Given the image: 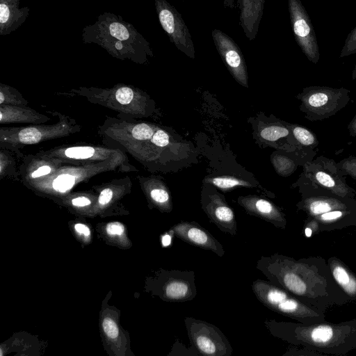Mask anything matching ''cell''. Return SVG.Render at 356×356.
I'll return each instance as SVG.
<instances>
[{
    "instance_id": "obj_26",
    "label": "cell",
    "mask_w": 356,
    "mask_h": 356,
    "mask_svg": "<svg viewBox=\"0 0 356 356\" xmlns=\"http://www.w3.org/2000/svg\"><path fill=\"white\" fill-rule=\"evenodd\" d=\"M291 130L284 125H272L264 128L261 132V137L270 142H275L281 138L288 137Z\"/></svg>"
},
{
    "instance_id": "obj_29",
    "label": "cell",
    "mask_w": 356,
    "mask_h": 356,
    "mask_svg": "<svg viewBox=\"0 0 356 356\" xmlns=\"http://www.w3.org/2000/svg\"><path fill=\"white\" fill-rule=\"evenodd\" d=\"M75 183V177L70 174L58 175L53 181V187L60 192H65L70 190Z\"/></svg>"
},
{
    "instance_id": "obj_25",
    "label": "cell",
    "mask_w": 356,
    "mask_h": 356,
    "mask_svg": "<svg viewBox=\"0 0 356 356\" xmlns=\"http://www.w3.org/2000/svg\"><path fill=\"white\" fill-rule=\"evenodd\" d=\"M273 163L277 172L282 176L290 175L297 167L294 160L282 154L275 155L273 159Z\"/></svg>"
},
{
    "instance_id": "obj_39",
    "label": "cell",
    "mask_w": 356,
    "mask_h": 356,
    "mask_svg": "<svg viewBox=\"0 0 356 356\" xmlns=\"http://www.w3.org/2000/svg\"><path fill=\"white\" fill-rule=\"evenodd\" d=\"M74 228L76 231L80 234H83L86 236L90 235V232L89 228L83 224L77 223L74 225Z\"/></svg>"
},
{
    "instance_id": "obj_23",
    "label": "cell",
    "mask_w": 356,
    "mask_h": 356,
    "mask_svg": "<svg viewBox=\"0 0 356 356\" xmlns=\"http://www.w3.org/2000/svg\"><path fill=\"white\" fill-rule=\"evenodd\" d=\"M290 130L298 144L303 148L314 149L318 146V140L311 130L298 124L291 126Z\"/></svg>"
},
{
    "instance_id": "obj_21",
    "label": "cell",
    "mask_w": 356,
    "mask_h": 356,
    "mask_svg": "<svg viewBox=\"0 0 356 356\" xmlns=\"http://www.w3.org/2000/svg\"><path fill=\"white\" fill-rule=\"evenodd\" d=\"M15 108V107H14ZM15 111L19 114L11 113L6 109L2 105L1 106V123L6 122H45L49 120L46 116L42 115L33 110H25L21 108H15Z\"/></svg>"
},
{
    "instance_id": "obj_27",
    "label": "cell",
    "mask_w": 356,
    "mask_h": 356,
    "mask_svg": "<svg viewBox=\"0 0 356 356\" xmlns=\"http://www.w3.org/2000/svg\"><path fill=\"white\" fill-rule=\"evenodd\" d=\"M63 154L69 159H88L96 154V150L89 146L71 147L65 149Z\"/></svg>"
},
{
    "instance_id": "obj_6",
    "label": "cell",
    "mask_w": 356,
    "mask_h": 356,
    "mask_svg": "<svg viewBox=\"0 0 356 356\" xmlns=\"http://www.w3.org/2000/svg\"><path fill=\"white\" fill-rule=\"evenodd\" d=\"M184 324L191 346L199 355L231 356L233 349L224 333L205 321L186 317Z\"/></svg>"
},
{
    "instance_id": "obj_18",
    "label": "cell",
    "mask_w": 356,
    "mask_h": 356,
    "mask_svg": "<svg viewBox=\"0 0 356 356\" xmlns=\"http://www.w3.org/2000/svg\"><path fill=\"white\" fill-rule=\"evenodd\" d=\"M327 262L338 286L350 301L356 300V274L337 257H330Z\"/></svg>"
},
{
    "instance_id": "obj_3",
    "label": "cell",
    "mask_w": 356,
    "mask_h": 356,
    "mask_svg": "<svg viewBox=\"0 0 356 356\" xmlns=\"http://www.w3.org/2000/svg\"><path fill=\"white\" fill-rule=\"evenodd\" d=\"M85 44H96L111 56L143 64L153 56L150 43L122 17L105 12L97 17L94 24L86 26L82 31Z\"/></svg>"
},
{
    "instance_id": "obj_38",
    "label": "cell",
    "mask_w": 356,
    "mask_h": 356,
    "mask_svg": "<svg viewBox=\"0 0 356 356\" xmlns=\"http://www.w3.org/2000/svg\"><path fill=\"white\" fill-rule=\"evenodd\" d=\"M348 129L350 136L356 137V113L348 124Z\"/></svg>"
},
{
    "instance_id": "obj_20",
    "label": "cell",
    "mask_w": 356,
    "mask_h": 356,
    "mask_svg": "<svg viewBox=\"0 0 356 356\" xmlns=\"http://www.w3.org/2000/svg\"><path fill=\"white\" fill-rule=\"evenodd\" d=\"M61 127H29L21 129L17 132V140L22 144H33L42 140L56 137L62 134Z\"/></svg>"
},
{
    "instance_id": "obj_9",
    "label": "cell",
    "mask_w": 356,
    "mask_h": 356,
    "mask_svg": "<svg viewBox=\"0 0 356 356\" xmlns=\"http://www.w3.org/2000/svg\"><path fill=\"white\" fill-rule=\"evenodd\" d=\"M159 23L170 42L191 58H195V48L187 25L177 9L166 0H154Z\"/></svg>"
},
{
    "instance_id": "obj_35",
    "label": "cell",
    "mask_w": 356,
    "mask_h": 356,
    "mask_svg": "<svg viewBox=\"0 0 356 356\" xmlns=\"http://www.w3.org/2000/svg\"><path fill=\"white\" fill-rule=\"evenodd\" d=\"M113 197V191L111 188H105L100 193L99 196V203L100 204H108Z\"/></svg>"
},
{
    "instance_id": "obj_17",
    "label": "cell",
    "mask_w": 356,
    "mask_h": 356,
    "mask_svg": "<svg viewBox=\"0 0 356 356\" xmlns=\"http://www.w3.org/2000/svg\"><path fill=\"white\" fill-rule=\"evenodd\" d=\"M19 0H0V35H7L19 28L26 20L30 8H19Z\"/></svg>"
},
{
    "instance_id": "obj_28",
    "label": "cell",
    "mask_w": 356,
    "mask_h": 356,
    "mask_svg": "<svg viewBox=\"0 0 356 356\" xmlns=\"http://www.w3.org/2000/svg\"><path fill=\"white\" fill-rule=\"evenodd\" d=\"M337 168L344 175L350 176L356 180V156H350L336 163Z\"/></svg>"
},
{
    "instance_id": "obj_11",
    "label": "cell",
    "mask_w": 356,
    "mask_h": 356,
    "mask_svg": "<svg viewBox=\"0 0 356 356\" xmlns=\"http://www.w3.org/2000/svg\"><path fill=\"white\" fill-rule=\"evenodd\" d=\"M159 291L163 300L172 302L191 301L197 295L195 273L191 270H163L159 277Z\"/></svg>"
},
{
    "instance_id": "obj_14",
    "label": "cell",
    "mask_w": 356,
    "mask_h": 356,
    "mask_svg": "<svg viewBox=\"0 0 356 356\" xmlns=\"http://www.w3.org/2000/svg\"><path fill=\"white\" fill-rule=\"evenodd\" d=\"M170 231L174 236L205 250H210L218 257H223L225 251L222 244L200 224L195 221H181L174 225Z\"/></svg>"
},
{
    "instance_id": "obj_24",
    "label": "cell",
    "mask_w": 356,
    "mask_h": 356,
    "mask_svg": "<svg viewBox=\"0 0 356 356\" xmlns=\"http://www.w3.org/2000/svg\"><path fill=\"white\" fill-rule=\"evenodd\" d=\"M206 181L211 183L222 191H227L236 186L252 187V184L249 182L232 176L211 177L207 179Z\"/></svg>"
},
{
    "instance_id": "obj_36",
    "label": "cell",
    "mask_w": 356,
    "mask_h": 356,
    "mask_svg": "<svg viewBox=\"0 0 356 356\" xmlns=\"http://www.w3.org/2000/svg\"><path fill=\"white\" fill-rule=\"evenodd\" d=\"M51 168L49 165H42L32 172L33 178L40 177L50 173Z\"/></svg>"
},
{
    "instance_id": "obj_19",
    "label": "cell",
    "mask_w": 356,
    "mask_h": 356,
    "mask_svg": "<svg viewBox=\"0 0 356 356\" xmlns=\"http://www.w3.org/2000/svg\"><path fill=\"white\" fill-rule=\"evenodd\" d=\"M320 232H330L356 225V211L335 210L314 216Z\"/></svg>"
},
{
    "instance_id": "obj_16",
    "label": "cell",
    "mask_w": 356,
    "mask_h": 356,
    "mask_svg": "<svg viewBox=\"0 0 356 356\" xmlns=\"http://www.w3.org/2000/svg\"><path fill=\"white\" fill-rule=\"evenodd\" d=\"M266 0H236L239 24L249 40L255 39L263 16Z\"/></svg>"
},
{
    "instance_id": "obj_5",
    "label": "cell",
    "mask_w": 356,
    "mask_h": 356,
    "mask_svg": "<svg viewBox=\"0 0 356 356\" xmlns=\"http://www.w3.org/2000/svg\"><path fill=\"white\" fill-rule=\"evenodd\" d=\"M350 90L345 88L309 86L297 95L300 109L308 120L321 121L334 115L350 100Z\"/></svg>"
},
{
    "instance_id": "obj_31",
    "label": "cell",
    "mask_w": 356,
    "mask_h": 356,
    "mask_svg": "<svg viewBox=\"0 0 356 356\" xmlns=\"http://www.w3.org/2000/svg\"><path fill=\"white\" fill-rule=\"evenodd\" d=\"M115 96L118 103L126 105L133 102L135 93L132 88L127 86H122L115 91Z\"/></svg>"
},
{
    "instance_id": "obj_33",
    "label": "cell",
    "mask_w": 356,
    "mask_h": 356,
    "mask_svg": "<svg viewBox=\"0 0 356 356\" xmlns=\"http://www.w3.org/2000/svg\"><path fill=\"white\" fill-rule=\"evenodd\" d=\"M102 327L106 334L115 339L118 336L119 330L115 321L111 318H105L102 323Z\"/></svg>"
},
{
    "instance_id": "obj_30",
    "label": "cell",
    "mask_w": 356,
    "mask_h": 356,
    "mask_svg": "<svg viewBox=\"0 0 356 356\" xmlns=\"http://www.w3.org/2000/svg\"><path fill=\"white\" fill-rule=\"evenodd\" d=\"M356 54V26L348 35L340 53V57Z\"/></svg>"
},
{
    "instance_id": "obj_41",
    "label": "cell",
    "mask_w": 356,
    "mask_h": 356,
    "mask_svg": "<svg viewBox=\"0 0 356 356\" xmlns=\"http://www.w3.org/2000/svg\"><path fill=\"white\" fill-rule=\"evenodd\" d=\"M223 6L225 8H228L231 9H235L236 7V3H235V0H223Z\"/></svg>"
},
{
    "instance_id": "obj_32",
    "label": "cell",
    "mask_w": 356,
    "mask_h": 356,
    "mask_svg": "<svg viewBox=\"0 0 356 356\" xmlns=\"http://www.w3.org/2000/svg\"><path fill=\"white\" fill-rule=\"evenodd\" d=\"M319 232L320 229L318 220L312 216H308L304 225V233L305 236L311 237Z\"/></svg>"
},
{
    "instance_id": "obj_2",
    "label": "cell",
    "mask_w": 356,
    "mask_h": 356,
    "mask_svg": "<svg viewBox=\"0 0 356 356\" xmlns=\"http://www.w3.org/2000/svg\"><path fill=\"white\" fill-rule=\"evenodd\" d=\"M264 324L274 337L318 355H345L356 348V318L312 324L266 319Z\"/></svg>"
},
{
    "instance_id": "obj_15",
    "label": "cell",
    "mask_w": 356,
    "mask_h": 356,
    "mask_svg": "<svg viewBox=\"0 0 356 356\" xmlns=\"http://www.w3.org/2000/svg\"><path fill=\"white\" fill-rule=\"evenodd\" d=\"M238 203L248 214L264 220L277 228H286L285 214L271 202L258 196L248 195L238 197Z\"/></svg>"
},
{
    "instance_id": "obj_8",
    "label": "cell",
    "mask_w": 356,
    "mask_h": 356,
    "mask_svg": "<svg viewBox=\"0 0 356 356\" xmlns=\"http://www.w3.org/2000/svg\"><path fill=\"white\" fill-rule=\"evenodd\" d=\"M302 175L314 184L343 197L355 198L356 191L346 182L336 162L324 156L307 162Z\"/></svg>"
},
{
    "instance_id": "obj_12",
    "label": "cell",
    "mask_w": 356,
    "mask_h": 356,
    "mask_svg": "<svg viewBox=\"0 0 356 356\" xmlns=\"http://www.w3.org/2000/svg\"><path fill=\"white\" fill-rule=\"evenodd\" d=\"M211 36L215 47L230 74L241 85L248 87L247 66L238 45L220 29H213Z\"/></svg>"
},
{
    "instance_id": "obj_10",
    "label": "cell",
    "mask_w": 356,
    "mask_h": 356,
    "mask_svg": "<svg viewBox=\"0 0 356 356\" xmlns=\"http://www.w3.org/2000/svg\"><path fill=\"white\" fill-rule=\"evenodd\" d=\"M291 25L295 40L309 61L316 64L319 48L312 21L300 0H288Z\"/></svg>"
},
{
    "instance_id": "obj_34",
    "label": "cell",
    "mask_w": 356,
    "mask_h": 356,
    "mask_svg": "<svg viewBox=\"0 0 356 356\" xmlns=\"http://www.w3.org/2000/svg\"><path fill=\"white\" fill-rule=\"evenodd\" d=\"M106 232L110 235H121L124 232V226L118 222H110L106 226Z\"/></svg>"
},
{
    "instance_id": "obj_1",
    "label": "cell",
    "mask_w": 356,
    "mask_h": 356,
    "mask_svg": "<svg viewBox=\"0 0 356 356\" xmlns=\"http://www.w3.org/2000/svg\"><path fill=\"white\" fill-rule=\"evenodd\" d=\"M257 269L268 280L321 312L350 302L321 256L296 259L278 253L261 256Z\"/></svg>"
},
{
    "instance_id": "obj_13",
    "label": "cell",
    "mask_w": 356,
    "mask_h": 356,
    "mask_svg": "<svg viewBox=\"0 0 356 356\" xmlns=\"http://www.w3.org/2000/svg\"><path fill=\"white\" fill-rule=\"evenodd\" d=\"M202 207L210 221L222 232L237 234L236 216L223 196L214 192H204L202 195Z\"/></svg>"
},
{
    "instance_id": "obj_4",
    "label": "cell",
    "mask_w": 356,
    "mask_h": 356,
    "mask_svg": "<svg viewBox=\"0 0 356 356\" xmlns=\"http://www.w3.org/2000/svg\"><path fill=\"white\" fill-rule=\"evenodd\" d=\"M251 286L257 300L276 313L304 324L326 321L324 312L303 302L268 280L258 279Z\"/></svg>"
},
{
    "instance_id": "obj_40",
    "label": "cell",
    "mask_w": 356,
    "mask_h": 356,
    "mask_svg": "<svg viewBox=\"0 0 356 356\" xmlns=\"http://www.w3.org/2000/svg\"><path fill=\"white\" fill-rule=\"evenodd\" d=\"M170 232V234H169V233H165L162 237V244L165 247L170 245L171 243L172 235H173V234L172 233L171 231Z\"/></svg>"
},
{
    "instance_id": "obj_22",
    "label": "cell",
    "mask_w": 356,
    "mask_h": 356,
    "mask_svg": "<svg viewBox=\"0 0 356 356\" xmlns=\"http://www.w3.org/2000/svg\"><path fill=\"white\" fill-rule=\"evenodd\" d=\"M152 186L149 191L150 199L161 211L170 212L172 205L168 190L161 183L154 184Z\"/></svg>"
},
{
    "instance_id": "obj_42",
    "label": "cell",
    "mask_w": 356,
    "mask_h": 356,
    "mask_svg": "<svg viewBox=\"0 0 356 356\" xmlns=\"http://www.w3.org/2000/svg\"><path fill=\"white\" fill-rule=\"evenodd\" d=\"M352 79L354 80V79H356V66L354 68L353 71V73H352Z\"/></svg>"
},
{
    "instance_id": "obj_37",
    "label": "cell",
    "mask_w": 356,
    "mask_h": 356,
    "mask_svg": "<svg viewBox=\"0 0 356 356\" xmlns=\"http://www.w3.org/2000/svg\"><path fill=\"white\" fill-rule=\"evenodd\" d=\"M72 204L76 207H85L90 204V200L86 197H78L72 199Z\"/></svg>"
},
{
    "instance_id": "obj_7",
    "label": "cell",
    "mask_w": 356,
    "mask_h": 356,
    "mask_svg": "<svg viewBox=\"0 0 356 356\" xmlns=\"http://www.w3.org/2000/svg\"><path fill=\"white\" fill-rule=\"evenodd\" d=\"M305 179L300 191L302 199L297 204L298 210L305 212L308 216H316L335 210L356 211V199L343 197L318 186L303 175Z\"/></svg>"
}]
</instances>
